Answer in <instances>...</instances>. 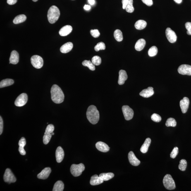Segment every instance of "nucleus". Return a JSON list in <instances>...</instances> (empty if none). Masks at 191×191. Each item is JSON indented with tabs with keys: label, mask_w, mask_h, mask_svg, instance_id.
<instances>
[{
	"label": "nucleus",
	"mask_w": 191,
	"mask_h": 191,
	"mask_svg": "<svg viewBox=\"0 0 191 191\" xmlns=\"http://www.w3.org/2000/svg\"><path fill=\"white\" fill-rule=\"evenodd\" d=\"M31 63L34 68L40 69L42 67L44 61L42 58L38 55H34L31 59Z\"/></svg>",
	"instance_id": "6"
},
{
	"label": "nucleus",
	"mask_w": 191,
	"mask_h": 191,
	"mask_svg": "<svg viewBox=\"0 0 191 191\" xmlns=\"http://www.w3.org/2000/svg\"><path fill=\"white\" fill-rule=\"evenodd\" d=\"M84 9L86 10H89L90 9L91 6L89 5H85V6H84Z\"/></svg>",
	"instance_id": "49"
},
{
	"label": "nucleus",
	"mask_w": 191,
	"mask_h": 191,
	"mask_svg": "<svg viewBox=\"0 0 191 191\" xmlns=\"http://www.w3.org/2000/svg\"><path fill=\"white\" fill-rule=\"evenodd\" d=\"M9 63L16 65L19 62V55L17 51L13 50L12 51L9 59Z\"/></svg>",
	"instance_id": "23"
},
{
	"label": "nucleus",
	"mask_w": 191,
	"mask_h": 191,
	"mask_svg": "<svg viewBox=\"0 0 191 191\" xmlns=\"http://www.w3.org/2000/svg\"><path fill=\"white\" fill-rule=\"evenodd\" d=\"M129 0H122V3L123 4V8L125 9L127 4H128Z\"/></svg>",
	"instance_id": "47"
},
{
	"label": "nucleus",
	"mask_w": 191,
	"mask_h": 191,
	"mask_svg": "<svg viewBox=\"0 0 191 191\" xmlns=\"http://www.w3.org/2000/svg\"><path fill=\"white\" fill-rule=\"evenodd\" d=\"M96 147L98 150L101 152L106 153L109 151L110 148L107 144L102 142H99L96 144Z\"/></svg>",
	"instance_id": "17"
},
{
	"label": "nucleus",
	"mask_w": 191,
	"mask_h": 191,
	"mask_svg": "<svg viewBox=\"0 0 191 191\" xmlns=\"http://www.w3.org/2000/svg\"><path fill=\"white\" fill-rule=\"evenodd\" d=\"M64 151L62 148L58 147L56 151V157L57 162L58 163H61L64 157Z\"/></svg>",
	"instance_id": "16"
},
{
	"label": "nucleus",
	"mask_w": 191,
	"mask_h": 191,
	"mask_svg": "<svg viewBox=\"0 0 191 191\" xmlns=\"http://www.w3.org/2000/svg\"><path fill=\"white\" fill-rule=\"evenodd\" d=\"M51 172V169L50 168H45L38 175L37 177L39 179H46L49 176Z\"/></svg>",
	"instance_id": "14"
},
{
	"label": "nucleus",
	"mask_w": 191,
	"mask_h": 191,
	"mask_svg": "<svg viewBox=\"0 0 191 191\" xmlns=\"http://www.w3.org/2000/svg\"><path fill=\"white\" fill-rule=\"evenodd\" d=\"M189 103V100L188 98L185 97L181 100L180 102V106L181 108L182 112L185 113L187 112L188 109Z\"/></svg>",
	"instance_id": "12"
},
{
	"label": "nucleus",
	"mask_w": 191,
	"mask_h": 191,
	"mask_svg": "<svg viewBox=\"0 0 191 191\" xmlns=\"http://www.w3.org/2000/svg\"><path fill=\"white\" fill-rule=\"evenodd\" d=\"M18 0H7V3L10 5H14L17 3Z\"/></svg>",
	"instance_id": "48"
},
{
	"label": "nucleus",
	"mask_w": 191,
	"mask_h": 191,
	"mask_svg": "<svg viewBox=\"0 0 191 191\" xmlns=\"http://www.w3.org/2000/svg\"><path fill=\"white\" fill-rule=\"evenodd\" d=\"M142 2L148 6H151L153 4L152 0H142Z\"/></svg>",
	"instance_id": "45"
},
{
	"label": "nucleus",
	"mask_w": 191,
	"mask_h": 191,
	"mask_svg": "<svg viewBox=\"0 0 191 191\" xmlns=\"http://www.w3.org/2000/svg\"><path fill=\"white\" fill-rule=\"evenodd\" d=\"M27 101L28 96L27 94L25 93H22L17 98L15 102V105L18 107L23 106L26 104Z\"/></svg>",
	"instance_id": "8"
},
{
	"label": "nucleus",
	"mask_w": 191,
	"mask_h": 191,
	"mask_svg": "<svg viewBox=\"0 0 191 191\" xmlns=\"http://www.w3.org/2000/svg\"><path fill=\"white\" fill-rule=\"evenodd\" d=\"M154 94L153 88L149 87L147 89L143 90L139 93V95L144 98H149L153 95Z\"/></svg>",
	"instance_id": "15"
},
{
	"label": "nucleus",
	"mask_w": 191,
	"mask_h": 191,
	"mask_svg": "<svg viewBox=\"0 0 191 191\" xmlns=\"http://www.w3.org/2000/svg\"><path fill=\"white\" fill-rule=\"evenodd\" d=\"M151 118L153 121L156 122V123H159L161 120V117L159 114L156 113L153 114L151 116Z\"/></svg>",
	"instance_id": "40"
},
{
	"label": "nucleus",
	"mask_w": 191,
	"mask_h": 191,
	"mask_svg": "<svg viewBox=\"0 0 191 191\" xmlns=\"http://www.w3.org/2000/svg\"><path fill=\"white\" fill-rule=\"evenodd\" d=\"M128 159L130 163L133 166H136L140 164V161L136 157L133 151L129 153Z\"/></svg>",
	"instance_id": "13"
},
{
	"label": "nucleus",
	"mask_w": 191,
	"mask_h": 191,
	"mask_svg": "<svg viewBox=\"0 0 191 191\" xmlns=\"http://www.w3.org/2000/svg\"></svg>",
	"instance_id": "54"
},
{
	"label": "nucleus",
	"mask_w": 191,
	"mask_h": 191,
	"mask_svg": "<svg viewBox=\"0 0 191 191\" xmlns=\"http://www.w3.org/2000/svg\"><path fill=\"white\" fill-rule=\"evenodd\" d=\"M38 1V0H32V1H34V2H36V1Z\"/></svg>",
	"instance_id": "52"
},
{
	"label": "nucleus",
	"mask_w": 191,
	"mask_h": 191,
	"mask_svg": "<svg viewBox=\"0 0 191 191\" xmlns=\"http://www.w3.org/2000/svg\"><path fill=\"white\" fill-rule=\"evenodd\" d=\"M124 116L126 120L132 119L134 115L133 110L128 106H124L122 108Z\"/></svg>",
	"instance_id": "9"
},
{
	"label": "nucleus",
	"mask_w": 191,
	"mask_h": 191,
	"mask_svg": "<svg viewBox=\"0 0 191 191\" xmlns=\"http://www.w3.org/2000/svg\"><path fill=\"white\" fill-rule=\"evenodd\" d=\"M92 62L94 65L99 66L101 63V58L99 56H94L92 58Z\"/></svg>",
	"instance_id": "38"
},
{
	"label": "nucleus",
	"mask_w": 191,
	"mask_h": 191,
	"mask_svg": "<svg viewBox=\"0 0 191 191\" xmlns=\"http://www.w3.org/2000/svg\"><path fill=\"white\" fill-rule=\"evenodd\" d=\"M158 52L157 48L155 46H153L148 51V54L150 57H153L157 55Z\"/></svg>",
	"instance_id": "34"
},
{
	"label": "nucleus",
	"mask_w": 191,
	"mask_h": 191,
	"mask_svg": "<svg viewBox=\"0 0 191 191\" xmlns=\"http://www.w3.org/2000/svg\"><path fill=\"white\" fill-rule=\"evenodd\" d=\"M85 166L82 163L78 165L73 164L70 168L72 174L75 177H78L81 175L82 172L85 170Z\"/></svg>",
	"instance_id": "5"
},
{
	"label": "nucleus",
	"mask_w": 191,
	"mask_h": 191,
	"mask_svg": "<svg viewBox=\"0 0 191 191\" xmlns=\"http://www.w3.org/2000/svg\"><path fill=\"white\" fill-rule=\"evenodd\" d=\"M146 42L143 39H139L136 43L135 45V49L137 51L142 50L145 47Z\"/></svg>",
	"instance_id": "25"
},
{
	"label": "nucleus",
	"mask_w": 191,
	"mask_h": 191,
	"mask_svg": "<svg viewBox=\"0 0 191 191\" xmlns=\"http://www.w3.org/2000/svg\"><path fill=\"white\" fill-rule=\"evenodd\" d=\"M64 188V185L63 182L61 180H59L55 184L54 187H53V191H62Z\"/></svg>",
	"instance_id": "28"
},
{
	"label": "nucleus",
	"mask_w": 191,
	"mask_h": 191,
	"mask_svg": "<svg viewBox=\"0 0 191 191\" xmlns=\"http://www.w3.org/2000/svg\"><path fill=\"white\" fill-rule=\"evenodd\" d=\"M106 49V45L104 43L99 42L94 47V50L96 51H99L100 50H104Z\"/></svg>",
	"instance_id": "39"
},
{
	"label": "nucleus",
	"mask_w": 191,
	"mask_h": 191,
	"mask_svg": "<svg viewBox=\"0 0 191 191\" xmlns=\"http://www.w3.org/2000/svg\"><path fill=\"white\" fill-rule=\"evenodd\" d=\"M14 83V81L12 79H6L1 80L0 82V88L8 87L13 85Z\"/></svg>",
	"instance_id": "27"
},
{
	"label": "nucleus",
	"mask_w": 191,
	"mask_h": 191,
	"mask_svg": "<svg viewBox=\"0 0 191 191\" xmlns=\"http://www.w3.org/2000/svg\"><path fill=\"white\" fill-rule=\"evenodd\" d=\"M54 126L52 124H49L46 127L45 132L47 133H51L54 131Z\"/></svg>",
	"instance_id": "42"
},
{
	"label": "nucleus",
	"mask_w": 191,
	"mask_h": 191,
	"mask_svg": "<svg viewBox=\"0 0 191 191\" xmlns=\"http://www.w3.org/2000/svg\"><path fill=\"white\" fill-rule=\"evenodd\" d=\"M174 1L178 4H180L182 2V0H174Z\"/></svg>",
	"instance_id": "51"
},
{
	"label": "nucleus",
	"mask_w": 191,
	"mask_h": 191,
	"mask_svg": "<svg viewBox=\"0 0 191 191\" xmlns=\"http://www.w3.org/2000/svg\"><path fill=\"white\" fill-rule=\"evenodd\" d=\"M4 180L5 182L9 184L14 183L16 181V177L9 168H7L5 171L4 175Z\"/></svg>",
	"instance_id": "7"
},
{
	"label": "nucleus",
	"mask_w": 191,
	"mask_h": 191,
	"mask_svg": "<svg viewBox=\"0 0 191 191\" xmlns=\"http://www.w3.org/2000/svg\"><path fill=\"white\" fill-rule=\"evenodd\" d=\"M163 183L165 188L168 190H174L175 188V182L171 175H165L163 179Z\"/></svg>",
	"instance_id": "4"
},
{
	"label": "nucleus",
	"mask_w": 191,
	"mask_h": 191,
	"mask_svg": "<svg viewBox=\"0 0 191 191\" xmlns=\"http://www.w3.org/2000/svg\"><path fill=\"white\" fill-rule=\"evenodd\" d=\"M60 15V10L57 7L55 6H51L48 11V21L51 24L55 23L59 18Z\"/></svg>",
	"instance_id": "3"
},
{
	"label": "nucleus",
	"mask_w": 191,
	"mask_h": 191,
	"mask_svg": "<svg viewBox=\"0 0 191 191\" xmlns=\"http://www.w3.org/2000/svg\"><path fill=\"white\" fill-rule=\"evenodd\" d=\"M128 77L126 72L125 70H121L119 72V77L118 83L120 85H123L125 83V81L127 80Z\"/></svg>",
	"instance_id": "18"
},
{
	"label": "nucleus",
	"mask_w": 191,
	"mask_h": 191,
	"mask_svg": "<svg viewBox=\"0 0 191 191\" xmlns=\"http://www.w3.org/2000/svg\"><path fill=\"white\" fill-rule=\"evenodd\" d=\"M88 1L89 4L92 5H93L95 3L94 0H88Z\"/></svg>",
	"instance_id": "50"
},
{
	"label": "nucleus",
	"mask_w": 191,
	"mask_h": 191,
	"mask_svg": "<svg viewBox=\"0 0 191 191\" xmlns=\"http://www.w3.org/2000/svg\"><path fill=\"white\" fill-rule=\"evenodd\" d=\"M87 119L92 124L97 123L99 119V112L94 105H91L88 108L87 112Z\"/></svg>",
	"instance_id": "2"
},
{
	"label": "nucleus",
	"mask_w": 191,
	"mask_h": 191,
	"mask_svg": "<svg viewBox=\"0 0 191 191\" xmlns=\"http://www.w3.org/2000/svg\"><path fill=\"white\" fill-rule=\"evenodd\" d=\"M115 39L118 42H121L123 40V33L121 31L119 30H116L115 31L114 33Z\"/></svg>",
	"instance_id": "31"
},
{
	"label": "nucleus",
	"mask_w": 191,
	"mask_h": 191,
	"mask_svg": "<svg viewBox=\"0 0 191 191\" xmlns=\"http://www.w3.org/2000/svg\"><path fill=\"white\" fill-rule=\"evenodd\" d=\"M178 153V147L174 148L170 154V157L173 159H175Z\"/></svg>",
	"instance_id": "41"
},
{
	"label": "nucleus",
	"mask_w": 191,
	"mask_h": 191,
	"mask_svg": "<svg viewBox=\"0 0 191 191\" xmlns=\"http://www.w3.org/2000/svg\"><path fill=\"white\" fill-rule=\"evenodd\" d=\"M165 33L168 41L170 43H173L176 42L177 39L176 34L171 28H167Z\"/></svg>",
	"instance_id": "10"
},
{
	"label": "nucleus",
	"mask_w": 191,
	"mask_h": 191,
	"mask_svg": "<svg viewBox=\"0 0 191 191\" xmlns=\"http://www.w3.org/2000/svg\"><path fill=\"white\" fill-rule=\"evenodd\" d=\"M104 182V180L101 177L96 175L91 177L90 183L92 185H96L102 183Z\"/></svg>",
	"instance_id": "20"
},
{
	"label": "nucleus",
	"mask_w": 191,
	"mask_h": 191,
	"mask_svg": "<svg viewBox=\"0 0 191 191\" xmlns=\"http://www.w3.org/2000/svg\"><path fill=\"white\" fill-rule=\"evenodd\" d=\"M52 135L51 133H47L45 132L43 138V141L45 144H47L49 143L50 140Z\"/></svg>",
	"instance_id": "37"
},
{
	"label": "nucleus",
	"mask_w": 191,
	"mask_h": 191,
	"mask_svg": "<svg viewBox=\"0 0 191 191\" xmlns=\"http://www.w3.org/2000/svg\"><path fill=\"white\" fill-rule=\"evenodd\" d=\"M187 161L185 159H182L180 161L178 168L181 171H185L187 167Z\"/></svg>",
	"instance_id": "35"
},
{
	"label": "nucleus",
	"mask_w": 191,
	"mask_h": 191,
	"mask_svg": "<svg viewBox=\"0 0 191 191\" xmlns=\"http://www.w3.org/2000/svg\"><path fill=\"white\" fill-rule=\"evenodd\" d=\"M133 0H129L128 4H127L126 10L129 13H132L134 11V8L133 6Z\"/></svg>",
	"instance_id": "36"
},
{
	"label": "nucleus",
	"mask_w": 191,
	"mask_h": 191,
	"mask_svg": "<svg viewBox=\"0 0 191 191\" xmlns=\"http://www.w3.org/2000/svg\"><path fill=\"white\" fill-rule=\"evenodd\" d=\"M178 73L182 75H191V66L187 65H182L179 67Z\"/></svg>",
	"instance_id": "11"
},
{
	"label": "nucleus",
	"mask_w": 191,
	"mask_h": 191,
	"mask_svg": "<svg viewBox=\"0 0 191 191\" xmlns=\"http://www.w3.org/2000/svg\"><path fill=\"white\" fill-rule=\"evenodd\" d=\"M151 140L150 138H146L144 143L141 147L140 151L143 153H146L148 150L149 147L151 143Z\"/></svg>",
	"instance_id": "24"
},
{
	"label": "nucleus",
	"mask_w": 191,
	"mask_h": 191,
	"mask_svg": "<svg viewBox=\"0 0 191 191\" xmlns=\"http://www.w3.org/2000/svg\"><path fill=\"white\" fill-rule=\"evenodd\" d=\"M51 135H54V132H52V133H51Z\"/></svg>",
	"instance_id": "53"
},
{
	"label": "nucleus",
	"mask_w": 191,
	"mask_h": 191,
	"mask_svg": "<svg viewBox=\"0 0 191 191\" xmlns=\"http://www.w3.org/2000/svg\"><path fill=\"white\" fill-rule=\"evenodd\" d=\"M165 125L167 127H175L177 125V122L174 119L170 118L167 120Z\"/></svg>",
	"instance_id": "33"
},
{
	"label": "nucleus",
	"mask_w": 191,
	"mask_h": 191,
	"mask_svg": "<svg viewBox=\"0 0 191 191\" xmlns=\"http://www.w3.org/2000/svg\"><path fill=\"white\" fill-rule=\"evenodd\" d=\"M73 44L71 42L66 43L60 48V51L64 54H66L71 50L73 49Z\"/></svg>",
	"instance_id": "21"
},
{
	"label": "nucleus",
	"mask_w": 191,
	"mask_h": 191,
	"mask_svg": "<svg viewBox=\"0 0 191 191\" xmlns=\"http://www.w3.org/2000/svg\"><path fill=\"white\" fill-rule=\"evenodd\" d=\"M3 129V122L2 118L0 116V135L2 134Z\"/></svg>",
	"instance_id": "46"
},
{
	"label": "nucleus",
	"mask_w": 191,
	"mask_h": 191,
	"mask_svg": "<svg viewBox=\"0 0 191 191\" xmlns=\"http://www.w3.org/2000/svg\"><path fill=\"white\" fill-rule=\"evenodd\" d=\"M147 23L145 21L139 20L136 22L135 25V28L137 30H142L146 28Z\"/></svg>",
	"instance_id": "26"
},
{
	"label": "nucleus",
	"mask_w": 191,
	"mask_h": 191,
	"mask_svg": "<svg viewBox=\"0 0 191 191\" xmlns=\"http://www.w3.org/2000/svg\"><path fill=\"white\" fill-rule=\"evenodd\" d=\"M27 17L24 15H20L17 16L13 20V23L18 24L25 22L26 20Z\"/></svg>",
	"instance_id": "29"
},
{
	"label": "nucleus",
	"mask_w": 191,
	"mask_h": 191,
	"mask_svg": "<svg viewBox=\"0 0 191 191\" xmlns=\"http://www.w3.org/2000/svg\"><path fill=\"white\" fill-rule=\"evenodd\" d=\"M26 140L25 138L22 137L18 142V145L19 146L18 151L22 155H25L26 154V152L24 149V147L26 145Z\"/></svg>",
	"instance_id": "22"
},
{
	"label": "nucleus",
	"mask_w": 191,
	"mask_h": 191,
	"mask_svg": "<svg viewBox=\"0 0 191 191\" xmlns=\"http://www.w3.org/2000/svg\"><path fill=\"white\" fill-rule=\"evenodd\" d=\"M114 176V174L112 173H102L99 175V176L101 177L104 181H107L111 180L113 178Z\"/></svg>",
	"instance_id": "30"
},
{
	"label": "nucleus",
	"mask_w": 191,
	"mask_h": 191,
	"mask_svg": "<svg viewBox=\"0 0 191 191\" xmlns=\"http://www.w3.org/2000/svg\"><path fill=\"white\" fill-rule=\"evenodd\" d=\"M90 33L93 37L95 38L99 37L100 36V33L98 30H92L90 31Z\"/></svg>",
	"instance_id": "43"
},
{
	"label": "nucleus",
	"mask_w": 191,
	"mask_h": 191,
	"mask_svg": "<svg viewBox=\"0 0 191 191\" xmlns=\"http://www.w3.org/2000/svg\"><path fill=\"white\" fill-rule=\"evenodd\" d=\"M185 27L187 30V34L189 35H191V22H187L185 24Z\"/></svg>",
	"instance_id": "44"
},
{
	"label": "nucleus",
	"mask_w": 191,
	"mask_h": 191,
	"mask_svg": "<svg viewBox=\"0 0 191 191\" xmlns=\"http://www.w3.org/2000/svg\"><path fill=\"white\" fill-rule=\"evenodd\" d=\"M51 99L56 104H61L64 100L65 96L62 91L57 85H53L51 89Z\"/></svg>",
	"instance_id": "1"
},
{
	"label": "nucleus",
	"mask_w": 191,
	"mask_h": 191,
	"mask_svg": "<svg viewBox=\"0 0 191 191\" xmlns=\"http://www.w3.org/2000/svg\"><path fill=\"white\" fill-rule=\"evenodd\" d=\"M82 65L84 66L87 67L89 69L92 71H94L95 70V67L94 65L92 63V62L90 61L85 60L82 62Z\"/></svg>",
	"instance_id": "32"
},
{
	"label": "nucleus",
	"mask_w": 191,
	"mask_h": 191,
	"mask_svg": "<svg viewBox=\"0 0 191 191\" xmlns=\"http://www.w3.org/2000/svg\"><path fill=\"white\" fill-rule=\"evenodd\" d=\"M73 30L71 26L66 25L60 29L59 33L61 36H66L69 34Z\"/></svg>",
	"instance_id": "19"
}]
</instances>
